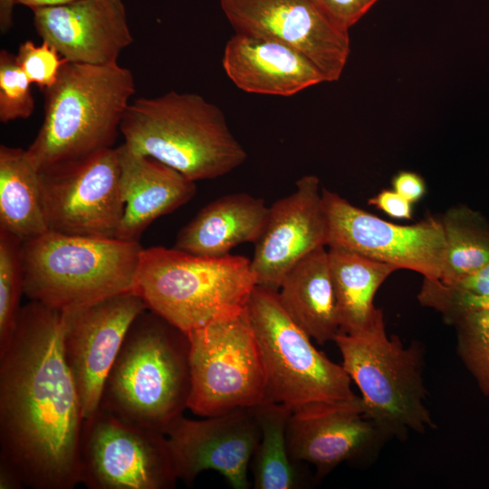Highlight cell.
Wrapping results in <instances>:
<instances>
[{
    "mask_svg": "<svg viewBox=\"0 0 489 489\" xmlns=\"http://www.w3.org/2000/svg\"><path fill=\"white\" fill-rule=\"evenodd\" d=\"M64 321L63 311L30 301L0 350V465L24 488L81 483L85 420L64 357Z\"/></svg>",
    "mask_w": 489,
    "mask_h": 489,
    "instance_id": "cell-1",
    "label": "cell"
},
{
    "mask_svg": "<svg viewBox=\"0 0 489 489\" xmlns=\"http://www.w3.org/2000/svg\"><path fill=\"white\" fill-rule=\"evenodd\" d=\"M187 335L147 309L130 325L105 380L100 408L166 435L187 408Z\"/></svg>",
    "mask_w": 489,
    "mask_h": 489,
    "instance_id": "cell-2",
    "label": "cell"
},
{
    "mask_svg": "<svg viewBox=\"0 0 489 489\" xmlns=\"http://www.w3.org/2000/svg\"><path fill=\"white\" fill-rule=\"evenodd\" d=\"M136 91L132 72L118 62H65L43 91V124L27 155L38 170L113 148Z\"/></svg>",
    "mask_w": 489,
    "mask_h": 489,
    "instance_id": "cell-3",
    "label": "cell"
},
{
    "mask_svg": "<svg viewBox=\"0 0 489 489\" xmlns=\"http://www.w3.org/2000/svg\"><path fill=\"white\" fill-rule=\"evenodd\" d=\"M120 130L129 149L195 182L222 177L247 158L221 110L196 93L136 99Z\"/></svg>",
    "mask_w": 489,
    "mask_h": 489,
    "instance_id": "cell-4",
    "label": "cell"
},
{
    "mask_svg": "<svg viewBox=\"0 0 489 489\" xmlns=\"http://www.w3.org/2000/svg\"><path fill=\"white\" fill-rule=\"evenodd\" d=\"M256 285L245 256L152 246L140 253L134 291L149 311L187 334L244 311Z\"/></svg>",
    "mask_w": 489,
    "mask_h": 489,
    "instance_id": "cell-5",
    "label": "cell"
},
{
    "mask_svg": "<svg viewBox=\"0 0 489 489\" xmlns=\"http://www.w3.org/2000/svg\"><path fill=\"white\" fill-rule=\"evenodd\" d=\"M139 242L48 231L22 244L24 294L69 311L134 291Z\"/></svg>",
    "mask_w": 489,
    "mask_h": 489,
    "instance_id": "cell-6",
    "label": "cell"
},
{
    "mask_svg": "<svg viewBox=\"0 0 489 489\" xmlns=\"http://www.w3.org/2000/svg\"><path fill=\"white\" fill-rule=\"evenodd\" d=\"M334 342L361 393L365 415L385 438L436 427L427 407L422 347H405L398 336L389 338L382 312L369 328L340 332Z\"/></svg>",
    "mask_w": 489,
    "mask_h": 489,
    "instance_id": "cell-7",
    "label": "cell"
},
{
    "mask_svg": "<svg viewBox=\"0 0 489 489\" xmlns=\"http://www.w3.org/2000/svg\"><path fill=\"white\" fill-rule=\"evenodd\" d=\"M266 370L264 401L292 413L359 398L343 369L319 351L283 308L278 292L256 285L246 305Z\"/></svg>",
    "mask_w": 489,
    "mask_h": 489,
    "instance_id": "cell-8",
    "label": "cell"
},
{
    "mask_svg": "<svg viewBox=\"0 0 489 489\" xmlns=\"http://www.w3.org/2000/svg\"><path fill=\"white\" fill-rule=\"evenodd\" d=\"M191 390L187 408L206 417L265 398L266 370L246 308L187 334Z\"/></svg>",
    "mask_w": 489,
    "mask_h": 489,
    "instance_id": "cell-9",
    "label": "cell"
},
{
    "mask_svg": "<svg viewBox=\"0 0 489 489\" xmlns=\"http://www.w3.org/2000/svg\"><path fill=\"white\" fill-rule=\"evenodd\" d=\"M49 231L116 238L125 204L118 148H108L39 170Z\"/></svg>",
    "mask_w": 489,
    "mask_h": 489,
    "instance_id": "cell-10",
    "label": "cell"
},
{
    "mask_svg": "<svg viewBox=\"0 0 489 489\" xmlns=\"http://www.w3.org/2000/svg\"><path fill=\"white\" fill-rule=\"evenodd\" d=\"M80 475L90 489H171L178 480L163 432L101 408L84 421Z\"/></svg>",
    "mask_w": 489,
    "mask_h": 489,
    "instance_id": "cell-11",
    "label": "cell"
},
{
    "mask_svg": "<svg viewBox=\"0 0 489 489\" xmlns=\"http://www.w3.org/2000/svg\"><path fill=\"white\" fill-rule=\"evenodd\" d=\"M328 220L329 247L351 251L376 261L439 281L446 261L441 220L432 216L400 225L385 221L350 204L337 193L321 188Z\"/></svg>",
    "mask_w": 489,
    "mask_h": 489,
    "instance_id": "cell-12",
    "label": "cell"
},
{
    "mask_svg": "<svg viewBox=\"0 0 489 489\" xmlns=\"http://www.w3.org/2000/svg\"><path fill=\"white\" fill-rule=\"evenodd\" d=\"M148 309L129 291L63 311L62 346L74 379L84 420L100 408L103 386L135 319Z\"/></svg>",
    "mask_w": 489,
    "mask_h": 489,
    "instance_id": "cell-13",
    "label": "cell"
},
{
    "mask_svg": "<svg viewBox=\"0 0 489 489\" xmlns=\"http://www.w3.org/2000/svg\"><path fill=\"white\" fill-rule=\"evenodd\" d=\"M236 33L274 40L308 57L326 82L340 79L350 55L349 31L312 0H220Z\"/></svg>",
    "mask_w": 489,
    "mask_h": 489,
    "instance_id": "cell-14",
    "label": "cell"
},
{
    "mask_svg": "<svg viewBox=\"0 0 489 489\" xmlns=\"http://www.w3.org/2000/svg\"><path fill=\"white\" fill-rule=\"evenodd\" d=\"M166 436L178 480L192 483L204 471L223 475L234 489H247L248 470L261 432L253 408L194 420L177 418Z\"/></svg>",
    "mask_w": 489,
    "mask_h": 489,
    "instance_id": "cell-15",
    "label": "cell"
},
{
    "mask_svg": "<svg viewBox=\"0 0 489 489\" xmlns=\"http://www.w3.org/2000/svg\"><path fill=\"white\" fill-rule=\"evenodd\" d=\"M327 244L328 220L320 180L307 175L298 179L293 192L269 206L251 259L256 284L278 291L299 262Z\"/></svg>",
    "mask_w": 489,
    "mask_h": 489,
    "instance_id": "cell-16",
    "label": "cell"
},
{
    "mask_svg": "<svg viewBox=\"0 0 489 489\" xmlns=\"http://www.w3.org/2000/svg\"><path fill=\"white\" fill-rule=\"evenodd\" d=\"M32 11L38 35L67 62H117L133 43L123 0H78Z\"/></svg>",
    "mask_w": 489,
    "mask_h": 489,
    "instance_id": "cell-17",
    "label": "cell"
},
{
    "mask_svg": "<svg viewBox=\"0 0 489 489\" xmlns=\"http://www.w3.org/2000/svg\"><path fill=\"white\" fill-rule=\"evenodd\" d=\"M384 438L365 415L360 397L292 413L287 426L291 457L314 466L318 477L367 456Z\"/></svg>",
    "mask_w": 489,
    "mask_h": 489,
    "instance_id": "cell-18",
    "label": "cell"
},
{
    "mask_svg": "<svg viewBox=\"0 0 489 489\" xmlns=\"http://www.w3.org/2000/svg\"><path fill=\"white\" fill-rule=\"evenodd\" d=\"M222 63L232 82L250 93L286 97L326 82L318 67L299 51L241 33L228 40Z\"/></svg>",
    "mask_w": 489,
    "mask_h": 489,
    "instance_id": "cell-19",
    "label": "cell"
},
{
    "mask_svg": "<svg viewBox=\"0 0 489 489\" xmlns=\"http://www.w3.org/2000/svg\"><path fill=\"white\" fill-rule=\"evenodd\" d=\"M117 148L125 207L116 238L139 242L154 220L194 197L196 183L176 169L132 151L124 143Z\"/></svg>",
    "mask_w": 489,
    "mask_h": 489,
    "instance_id": "cell-20",
    "label": "cell"
},
{
    "mask_svg": "<svg viewBox=\"0 0 489 489\" xmlns=\"http://www.w3.org/2000/svg\"><path fill=\"white\" fill-rule=\"evenodd\" d=\"M268 215L264 199L244 192L227 194L207 204L180 229L174 248L206 257L227 255L241 244H255Z\"/></svg>",
    "mask_w": 489,
    "mask_h": 489,
    "instance_id": "cell-21",
    "label": "cell"
},
{
    "mask_svg": "<svg viewBox=\"0 0 489 489\" xmlns=\"http://www.w3.org/2000/svg\"><path fill=\"white\" fill-rule=\"evenodd\" d=\"M279 299L293 321L319 344L340 332L328 251L321 247L283 278Z\"/></svg>",
    "mask_w": 489,
    "mask_h": 489,
    "instance_id": "cell-22",
    "label": "cell"
},
{
    "mask_svg": "<svg viewBox=\"0 0 489 489\" xmlns=\"http://www.w3.org/2000/svg\"><path fill=\"white\" fill-rule=\"evenodd\" d=\"M328 257L340 332L369 328L382 312L373 304L376 292L398 269L341 248L329 247Z\"/></svg>",
    "mask_w": 489,
    "mask_h": 489,
    "instance_id": "cell-23",
    "label": "cell"
},
{
    "mask_svg": "<svg viewBox=\"0 0 489 489\" xmlns=\"http://www.w3.org/2000/svg\"><path fill=\"white\" fill-rule=\"evenodd\" d=\"M0 229L22 242L46 232L40 173L26 149L0 146Z\"/></svg>",
    "mask_w": 489,
    "mask_h": 489,
    "instance_id": "cell-24",
    "label": "cell"
},
{
    "mask_svg": "<svg viewBox=\"0 0 489 489\" xmlns=\"http://www.w3.org/2000/svg\"><path fill=\"white\" fill-rule=\"evenodd\" d=\"M260 439L251 460L255 489H299L307 484L306 473L291 457L287 426L292 412L285 406L263 401L253 408Z\"/></svg>",
    "mask_w": 489,
    "mask_h": 489,
    "instance_id": "cell-25",
    "label": "cell"
},
{
    "mask_svg": "<svg viewBox=\"0 0 489 489\" xmlns=\"http://www.w3.org/2000/svg\"><path fill=\"white\" fill-rule=\"evenodd\" d=\"M446 238V261L439 281L453 287L489 263V223L478 212L462 206L441 219Z\"/></svg>",
    "mask_w": 489,
    "mask_h": 489,
    "instance_id": "cell-26",
    "label": "cell"
},
{
    "mask_svg": "<svg viewBox=\"0 0 489 489\" xmlns=\"http://www.w3.org/2000/svg\"><path fill=\"white\" fill-rule=\"evenodd\" d=\"M456 328V350L475 379L489 396V309L469 310L447 318Z\"/></svg>",
    "mask_w": 489,
    "mask_h": 489,
    "instance_id": "cell-27",
    "label": "cell"
},
{
    "mask_svg": "<svg viewBox=\"0 0 489 489\" xmlns=\"http://www.w3.org/2000/svg\"><path fill=\"white\" fill-rule=\"evenodd\" d=\"M23 242L0 229V350L11 339L24 294Z\"/></svg>",
    "mask_w": 489,
    "mask_h": 489,
    "instance_id": "cell-28",
    "label": "cell"
},
{
    "mask_svg": "<svg viewBox=\"0 0 489 489\" xmlns=\"http://www.w3.org/2000/svg\"><path fill=\"white\" fill-rule=\"evenodd\" d=\"M31 82L17 63L15 54L0 51V121L28 119L34 111Z\"/></svg>",
    "mask_w": 489,
    "mask_h": 489,
    "instance_id": "cell-29",
    "label": "cell"
},
{
    "mask_svg": "<svg viewBox=\"0 0 489 489\" xmlns=\"http://www.w3.org/2000/svg\"><path fill=\"white\" fill-rule=\"evenodd\" d=\"M15 57L31 83L43 91L54 84L66 62L53 45L44 41L39 45L30 40L24 41L19 45Z\"/></svg>",
    "mask_w": 489,
    "mask_h": 489,
    "instance_id": "cell-30",
    "label": "cell"
},
{
    "mask_svg": "<svg viewBox=\"0 0 489 489\" xmlns=\"http://www.w3.org/2000/svg\"><path fill=\"white\" fill-rule=\"evenodd\" d=\"M418 299L422 304L444 313L446 318L464 311L489 309V295H474L458 292L427 280Z\"/></svg>",
    "mask_w": 489,
    "mask_h": 489,
    "instance_id": "cell-31",
    "label": "cell"
},
{
    "mask_svg": "<svg viewBox=\"0 0 489 489\" xmlns=\"http://www.w3.org/2000/svg\"><path fill=\"white\" fill-rule=\"evenodd\" d=\"M340 28L349 31L379 0H312Z\"/></svg>",
    "mask_w": 489,
    "mask_h": 489,
    "instance_id": "cell-32",
    "label": "cell"
},
{
    "mask_svg": "<svg viewBox=\"0 0 489 489\" xmlns=\"http://www.w3.org/2000/svg\"><path fill=\"white\" fill-rule=\"evenodd\" d=\"M368 203L377 206L393 218L412 219V203L395 190L384 189L369 199Z\"/></svg>",
    "mask_w": 489,
    "mask_h": 489,
    "instance_id": "cell-33",
    "label": "cell"
},
{
    "mask_svg": "<svg viewBox=\"0 0 489 489\" xmlns=\"http://www.w3.org/2000/svg\"><path fill=\"white\" fill-rule=\"evenodd\" d=\"M393 190L410 203L419 201L426 193L424 179L417 173L400 171L392 179Z\"/></svg>",
    "mask_w": 489,
    "mask_h": 489,
    "instance_id": "cell-34",
    "label": "cell"
},
{
    "mask_svg": "<svg viewBox=\"0 0 489 489\" xmlns=\"http://www.w3.org/2000/svg\"><path fill=\"white\" fill-rule=\"evenodd\" d=\"M446 288L474 295H489V263L455 286Z\"/></svg>",
    "mask_w": 489,
    "mask_h": 489,
    "instance_id": "cell-35",
    "label": "cell"
},
{
    "mask_svg": "<svg viewBox=\"0 0 489 489\" xmlns=\"http://www.w3.org/2000/svg\"><path fill=\"white\" fill-rule=\"evenodd\" d=\"M14 5L15 0H0V29L3 34L7 33L14 24Z\"/></svg>",
    "mask_w": 489,
    "mask_h": 489,
    "instance_id": "cell-36",
    "label": "cell"
},
{
    "mask_svg": "<svg viewBox=\"0 0 489 489\" xmlns=\"http://www.w3.org/2000/svg\"><path fill=\"white\" fill-rule=\"evenodd\" d=\"M24 488L19 477L8 467L0 465V489Z\"/></svg>",
    "mask_w": 489,
    "mask_h": 489,
    "instance_id": "cell-37",
    "label": "cell"
},
{
    "mask_svg": "<svg viewBox=\"0 0 489 489\" xmlns=\"http://www.w3.org/2000/svg\"><path fill=\"white\" fill-rule=\"evenodd\" d=\"M78 0H15V3L34 10L42 7L63 5Z\"/></svg>",
    "mask_w": 489,
    "mask_h": 489,
    "instance_id": "cell-38",
    "label": "cell"
}]
</instances>
